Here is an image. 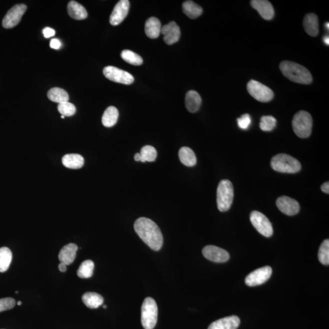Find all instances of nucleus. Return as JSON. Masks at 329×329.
<instances>
[{
  "label": "nucleus",
  "instance_id": "f257e3e1",
  "mask_svg": "<svg viewBox=\"0 0 329 329\" xmlns=\"http://www.w3.org/2000/svg\"><path fill=\"white\" fill-rule=\"evenodd\" d=\"M134 230L143 242L154 251H159L164 243L161 231L153 220L145 217L138 218L134 223Z\"/></svg>",
  "mask_w": 329,
  "mask_h": 329
},
{
  "label": "nucleus",
  "instance_id": "f03ea898",
  "mask_svg": "<svg viewBox=\"0 0 329 329\" xmlns=\"http://www.w3.org/2000/svg\"><path fill=\"white\" fill-rule=\"evenodd\" d=\"M279 67L283 75L293 82L310 84L313 81V77L308 69L297 63L286 60L281 63Z\"/></svg>",
  "mask_w": 329,
  "mask_h": 329
},
{
  "label": "nucleus",
  "instance_id": "7ed1b4c3",
  "mask_svg": "<svg viewBox=\"0 0 329 329\" xmlns=\"http://www.w3.org/2000/svg\"><path fill=\"white\" fill-rule=\"evenodd\" d=\"M271 166L274 170L284 173H296L301 169L300 161L286 154H279L274 156Z\"/></svg>",
  "mask_w": 329,
  "mask_h": 329
},
{
  "label": "nucleus",
  "instance_id": "20e7f679",
  "mask_svg": "<svg viewBox=\"0 0 329 329\" xmlns=\"http://www.w3.org/2000/svg\"><path fill=\"white\" fill-rule=\"evenodd\" d=\"M313 120L311 114L305 110L296 113L292 120V127L296 135L306 139L311 135Z\"/></svg>",
  "mask_w": 329,
  "mask_h": 329
},
{
  "label": "nucleus",
  "instance_id": "39448f33",
  "mask_svg": "<svg viewBox=\"0 0 329 329\" xmlns=\"http://www.w3.org/2000/svg\"><path fill=\"white\" fill-rule=\"evenodd\" d=\"M234 187L228 179L221 181L217 188V202L218 209L221 212L228 211L234 200Z\"/></svg>",
  "mask_w": 329,
  "mask_h": 329
},
{
  "label": "nucleus",
  "instance_id": "423d86ee",
  "mask_svg": "<svg viewBox=\"0 0 329 329\" xmlns=\"http://www.w3.org/2000/svg\"><path fill=\"white\" fill-rule=\"evenodd\" d=\"M158 317V308L154 299L148 297L143 301L141 311V322L145 329H153Z\"/></svg>",
  "mask_w": 329,
  "mask_h": 329
},
{
  "label": "nucleus",
  "instance_id": "0eeeda50",
  "mask_svg": "<svg viewBox=\"0 0 329 329\" xmlns=\"http://www.w3.org/2000/svg\"><path fill=\"white\" fill-rule=\"evenodd\" d=\"M247 90L254 99L262 103L269 102L274 98L273 91L270 88L255 80L248 83Z\"/></svg>",
  "mask_w": 329,
  "mask_h": 329
},
{
  "label": "nucleus",
  "instance_id": "6e6552de",
  "mask_svg": "<svg viewBox=\"0 0 329 329\" xmlns=\"http://www.w3.org/2000/svg\"><path fill=\"white\" fill-rule=\"evenodd\" d=\"M250 220L252 225L260 234L266 237H270L273 234V228L268 218L258 211L251 213Z\"/></svg>",
  "mask_w": 329,
  "mask_h": 329
},
{
  "label": "nucleus",
  "instance_id": "1a4fd4ad",
  "mask_svg": "<svg viewBox=\"0 0 329 329\" xmlns=\"http://www.w3.org/2000/svg\"><path fill=\"white\" fill-rule=\"evenodd\" d=\"M103 74L104 76L110 81L120 84L130 85L134 81V77L132 74L113 66H107L105 67Z\"/></svg>",
  "mask_w": 329,
  "mask_h": 329
},
{
  "label": "nucleus",
  "instance_id": "9d476101",
  "mask_svg": "<svg viewBox=\"0 0 329 329\" xmlns=\"http://www.w3.org/2000/svg\"><path fill=\"white\" fill-rule=\"evenodd\" d=\"M26 10L27 6L24 4L15 5L4 16L2 21V26L5 29H10L17 25Z\"/></svg>",
  "mask_w": 329,
  "mask_h": 329
},
{
  "label": "nucleus",
  "instance_id": "9b49d317",
  "mask_svg": "<svg viewBox=\"0 0 329 329\" xmlns=\"http://www.w3.org/2000/svg\"><path fill=\"white\" fill-rule=\"evenodd\" d=\"M272 268L264 267L251 273L245 279V283L249 287H256L266 283L272 276Z\"/></svg>",
  "mask_w": 329,
  "mask_h": 329
},
{
  "label": "nucleus",
  "instance_id": "f8f14e48",
  "mask_svg": "<svg viewBox=\"0 0 329 329\" xmlns=\"http://www.w3.org/2000/svg\"><path fill=\"white\" fill-rule=\"evenodd\" d=\"M130 3L128 0H121L115 5L110 16V23L117 26L126 17L129 12Z\"/></svg>",
  "mask_w": 329,
  "mask_h": 329
},
{
  "label": "nucleus",
  "instance_id": "ddd939ff",
  "mask_svg": "<svg viewBox=\"0 0 329 329\" xmlns=\"http://www.w3.org/2000/svg\"><path fill=\"white\" fill-rule=\"evenodd\" d=\"M203 254L205 258L215 263L226 262L230 258L228 251L213 245L206 246L204 247Z\"/></svg>",
  "mask_w": 329,
  "mask_h": 329
},
{
  "label": "nucleus",
  "instance_id": "4468645a",
  "mask_svg": "<svg viewBox=\"0 0 329 329\" xmlns=\"http://www.w3.org/2000/svg\"><path fill=\"white\" fill-rule=\"evenodd\" d=\"M276 206L283 214L293 216L298 214L300 211V204L294 199L283 196L276 201Z\"/></svg>",
  "mask_w": 329,
  "mask_h": 329
},
{
  "label": "nucleus",
  "instance_id": "2eb2a0df",
  "mask_svg": "<svg viewBox=\"0 0 329 329\" xmlns=\"http://www.w3.org/2000/svg\"><path fill=\"white\" fill-rule=\"evenodd\" d=\"M161 32L164 35V40L167 45H173L180 38V28L175 21H171L162 27Z\"/></svg>",
  "mask_w": 329,
  "mask_h": 329
},
{
  "label": "nucleus",
  "instance_id": "dca6fc26",
  "mask_svg": "<svg viewBox=\"0 0 329 329\" xmlns=\"http://www.w3.org/2000/svg\"><path fill=\"white\" fill-rule=\"evenodd\" d=\"M251 4L265 20H272L275 15V10L272 3L267 0H253Z\"/></svg>",
  "mask_w": 329,
  "mask_h": 329
},
{
  "label": "nucleus",
  "instance_id": "f3484780",
  "mask_svg": "<svg viewBox=\"0 0 329 329\" xmlns=\"http://www.w3.org/2000/svg\"><path fill=\"white\" fill-rule=\"evenodd\" d=\"M240 324L239 317L231 316L215 321L209 326L208 329H237Z\"/></svg>",
  "mask_w": 329,
  "mask_h": 329
},
{
  "label": "nucleus",
  "instance_id": "a211bd4d",
  "mask_svg": "<svg viewBox=\"0 0 329 329\" xmlns=\"http://www.w3.org/2000/svg\"><path fill=\"white\" fill-rule=\"evenodd\" d=\"M77 246L74 243L69 244L63 247L59 254V259L60 263L66 265L72 264L76 259Z\"/></svg>",
  "mask_w": 329,
  "mask_h": 329
},
{
  "label": "nucleus",
  "instance_id": "6ab92c4d",
  "mask_svg": "<svg viewBox=\"0 0 329 329\" xmlns=\"http://www.w3.org/2000/svg\"><path fill=\"white\" fill-rule=\"evenodd\" d=\"M303 25L304 29L309 35L316 37L319 33V18L316 14L310 13L304 18Z\"/></svg>",
  "mask_w": 329,
  "mask_h": 329
},
{
  "label": "nucleus",
  "instance_id": "aec40b11",
  "mask_svg": "<svg viewBox=\"0 0 329 329\" xmlns=\"http://www.w3.org/2000/svg\"><path fill=\"white\" fill-rule=\"evenodd\" d=\"M202 99L200 94L195 90H190L186 94L185 99V106L188 111L195 113L201 106Z\"/></svg>",
  "mask_w": 329,
  "mask_h": 329
},
{
  "label": "nucleus",
  "instance_id": "412c9836",
  "mask_svg": "<svg viewBox=\"0 0 329 329\" xmlns=\"http://www.w3.org/2000/svg\"><path fill=\"white\" fill-rule=\"evenodd\" d=\"M67 10L68 15L74 20H84L87 17V12L85 8L75 1L68 2Z\"/></svg>",
  "mask_w": 329,
  "mask_h": 329
},
{
  "label": "nucleus",
  "instance_id": "4be33fe9",
  "mask_svg": "<svg viewBox=\"0 0 329 329\" xmlns=\"http://www.w3.org/2000/svg\"><path fill=\"white\" fill-rule=\"evenodd\" d=\"M161 23L158 18L152 16L146 20L145 31L149 38H156L158 37L161 32Z\"/></svg>",
  "mask_w": 329,
  "mask_h": 329
},
{
  "label": "nucleus",
  "instance_id": "5701e85b",
  "mask_svg": "<svg viewBox=\"0 0 329 329\" xmlns=\"http://www.w3.org/2000/svg\"><path fill=\"white\" fill-rule=\"evenodd\" d=\"M62 164L70 169H79L84 164V159L78 154L65 155L62 159Z\"/></svg>",
  "mask_w": 329,
  "mask_h": 329
},
{
  "label": "nucleus",
  "instance_id": "b1692460",
  "mask_svg": "<svg viewBox=\"0 0 329 329\" xmlns=\"http://www.w3.org/2000/svg\"><path fill=\"white\" fill-rule=\"evenodd\" d=\"M82 302L88 308L97 309L104 303V298L101 295L94 292H87L82 297Z\"/></svg>",
  "mask_w": 329,
  "mask_h": 329
},
{
  "label": "nucleus",
  "instance_id": "393cba45",
  "mask_svg": "<svg viewBox=\"0 0 329 329\" xmlns=\"http://www.w3.org/2000/svg\"><path fill=\"white\" fill-rule=\"evenodd\" d=\"M118 116V110L116 107L113 106L107 107L102 117V123L106 128H111L117 123Z\"/></svg>",
  "mask_w": 329,
  "mask_h": 329
},
{
  "label": "nucleus",
  "instance_id": "a878e982",
  "mask_svg": "<svg viewBox=\"0 0 329 329\" xmlns=\"http://www.w3.org/2000/svg\"><path fill=\"white\" fill-rule=\"evenodd\" d=\"M179 157L182 164L187 167H193L196 164V157L194 152L186 146L179 149Z\"/></svg>",
  "mask_w": 329,
  "mask_h": 329
},
{
  "label": "nucleus",
  "instance_id": "bb28decb",
  "mask_svg": "<svg viewBox=\"0 0 329 329\" xmlns=\"http://www.w3.org/2000/svg\"><path fill=\"white\" fill-rule=\"evenodd\" d=\"M182 10L185 15H187L190 18L195 19L199 17L202 13L203 10L200 5L195 3L192 1H186L182 4Z\"/></svg>",
  "mask_w": 329,
  "mask_h": 329
},
{
  "label": "nucleus",
  "instance_id": "cd10ccee",
  "mask_svg": "<svg viewBox=\"0 0 329 329\" xmlns=\"http://www.w3.org/2000/svg\"><path fill=\"white\" fill-rule=\"evenodd\" d=\"M48 98L51 101L59 104L68 102L69 99L68 94L62 88L54 87L48 91Z\"/></svg>",
  "mask_w": 329,
  "mask_h": 329
},
{
  "label": "nucleus",
  "instance_id": "c85d7f7f",
  "mask_svg": "<svg viewBox=\"0 0 329 329\" xmlns=\"http://www.w3.org/2000/svg\"><path fill=\"white\" fill-rule=\"evenodd\" d=\"M12 259V253L9 248H0V273H4L9 269Z\"/></svg>",
  "mask_w": 329,
  "mask_h": 329
},
{
  "label": "nucleus",
  "instance_id": "c756f323",
  "mask_svg": "<svg viewBox=\"0 0 329 329\" xmlns=\"http://www.w3.org/2000/svg\"><path fill=\"white\" fill-rule=\"evenodd\" d=\"M95 268L94 263L91 260H87L82 263L77 271V275L81 279H87L92 277Z\"/></svg>",
  "mask_w": 329,
  "mask_h": 329
},
{
  "label": "nucleus",
  "instance_id": "7c9ffc66",
  "mask_svg": "<svg viewBox=\"0 0 329 329\" xmlns=\"http://www.w3.org/2000/svg\"><path fill=\"white\" fill-rule=\"evenodd\" d=\"M121 57L124 61L132 65L139 66L143 63L142 58L139 54L131 50H128V49H125L121 52Z\"/></svg>",
  "mask_w": 329,
  "mask_h": 329
},
{
  "label": "nucleus",
  "instance_id": "2f4dec72",
  "mask_svg": "<svg viewBox=\"0 0 329 329\" xmlns=\"http://www.w3.org/2000/svg\"><path fill=\"white\" fill-rule=\"evenodd\" d=\"M140 162H154L156 160L157 153L156 149L153 146L146 145L143 146L140 150Z\"/></svg>",
  "mask_w": 329,
  "mask_h": 329
},
{
  "label": "nucleus",
  "instance_id": "473e14b6",
  "mask_svg": "<svg viewBox=\"0 0 329 329\" xmlns=\"http://www.w3.org/2000/svg\"><path fill=\"white\" fill-rule=\"evenodd\" d=\"M319 259L322 264L329 265V240L326 239L321 245L319 252Z\"/></svg>",
  "mask_w": 329,
  "mask_h": 329
},
{
  "label": "nucleus",
  "instance_id": "72a5a7b5",
  "mask_svg": "<svg viewBox=\"0 0 329 329\" xmlns=\"http://www.w3.org/2000/svg\"><path fill=\"white\" fill-rule=\"evenodd\" d=\"M276 118L273 116H263L260 123V128L264 131H272L276 126Z\"/></svg>",
  "mask_w": 329,
  "mask_h": 329
},
{
  "label": "nucleus",
  "instance_id": "f704fd0d",
  "mask_svg": "<svg viewBox=\"0 0 329 329\" xmlns=\"http://www.w3.org/2000/svg\"><path fill=\"white\" fill-rule=\"evenodd\" d=\"M57 109L60 114L64 116V117H71L76 111L75 106L72 103H69V102L59 104Z\"/></svg>",
  "mask_w": 329,
  "mask_h": 329
},
{
  "label": "nucleus",
  "instance_id": "c9c22d12",
  "mask_svg": "<svg viewBox=\"0 0 329 329\" xmlns=\"http://www.w3.org/2000/svg\"><path fill=\"white\" fill-rule=\"evenodd\" d=\"M15 304V300L12 298L0 299V312L13 309Z\"/></svg>",
  "mask_w": 329,
  "mask_h": 329
},
{
  "label": "nucleus",
  "instance_id": "e433bc0d",
  "mask_svg": "<svg viewBox=\"0 0 329 329\" xmlns=\"http://www.w3.org/2000/svg\"><path fill=\"white\" fill-rule=\"evenodd\" d=\"M238 125L242 129H247L250 126L251 119L249 114H244L241 117L237 119Z\"/></svg>",
  "mask_w": 329,
  "mask_h": 329
},
{
  "label": "nucleus",
  "instance_id": "4c0bfd02",
  "mask_svg": "<svg viewBox=\"0 0 329 329\" xmlns=\"http://www.w3.org/2000/svg\"><path fill=\"white\" fill-rule=\"evenodd\" d=\"M43 34L44 37L45 38H49L54 36L55 35V31L53 29L50 28V27H46L45 28L43 29Z\"/></svg>",
  "mask_w": 329,
  "mask_h": 329
},
{
  "label": "nucleus",
  "instance_id": "58836bf2",
  "mask_svg": "<svg viewBox=\"0 0 329 329\" xmlns=\"http://www.w3.org/2000/svg\"><path fill=\"white\" fill-rule=\"evenodd\" d=\"M60 46H61V43L57 38H52L51 40L50 47L51 48L57 49L60 48Z\"/></svg>",
  "mask_w": 329,
  "mask_h": 329
},
{
  "label": "nucleus",
  "instance_id": "ea45409f",
  "mask_svg": "<svg viewBox=\"0 0 329 329\" xmlns=\"http://www.w3.org/2000/svg\"><path fill=\"white\" fill-rule=\"evenodd\" d=\"M321 189L323 191V192L327 193L329 194V182H326L325 183L323 184L321 187Z\"/></svg>",
  "mask_w": 329,
  "mask_h": 329
},
{
  "label": "nucleus",
  "instance_id": "a19ab883",
  "mask_svg": "<svg viewBox=\"0 0 329 329\" xmlns=\"http://www.w3.org/2000/svg\"><path fill=\"white\" fill-rule=\"evenodd\" d=\"M58 268H59L60 272L62 273H64L67 271V265L62 264V263H60Z\"/></svg>",
  "mask_w": 329,
  "mask_h": 329
},
{
  "label": "nucleus",
  "instance_id": "79ce46f5",
  "mask_svg": "<svg viewBox=\"0 0 329 329\" xmlns=\"http://www.w3.org/2000/svg\"><path fill=\"white\" fill-rule=\"evenodd\" d=\"M134 159L135 161H140L141 159V155L140 153H137L135 154Z\"/></svg>",
  "mask_w": 329,
  "mask_h": 329
},
{
  "label": "nucleus",
  "instance_id": "37998d69",
  "mask_svg": "<svg viewBox=\"0 0 329 329\" xmlns=\"http://www.w3.org/2000/svg\"><path fill=\"white\" fill-rule=\"evenodd\" d=\"M323 40H324L325 43L326 45H329V37L328 35V36H325L324 38H323Z\"/></svg>",
  "mask_w": 329,
  "mask_h": 329
},
{
  "label": "nucleus",
  "instance_id": "c03bdc74",
  "mask_svg": "<svg viewBox=\"0 0 329 329\" xmlns=\"http://www.w3.org/2000/svg\"><path fill=\"white\" fill-rule=\"evenodd\" d=\"M325 26L326 28H328V29H329V23H326Z\"/></svg>",
  "mask_w": 329,
  "mask_h": 329
},
{
  "label": "nucleus",
  "instance_id": "a18cd8bd",
  "mask_svg": "<svg viewBox=\"0 0 329 329\" xmlns=\"http://www.w3.org/2000/svg\"><path fill=\"white\" fill-rule=\"evenodd\" d=\"M21 304L22 303H21V301H18L17 304H18V306L21 305Z\"/></svg>",
  "mask_w": 329,
  "mask_h": 329
},
{
  "label": "nucleus",
  "instance_id": "49530a36",
  "mask_svg": "<svg viewBox=\"0 0 329 329\" xmlns=\"http://www.w3.org/2000/svg\"><path fill=\"white\" fill-rule=\"evenodd\" d=\"M103 308H104V309H106V308H107V306H103Z\"/></svg>",
  "mask_w": 329,
  "mask_h": 329
},
{
  "label": "nucleus",
  "instance_id": "de8ad7c7",
  "mask_svg": "<svg viewBox=\"0 0 329 329\" xmlns=\"http://www.w3.org/2000/svg\"><path fill=\"white\" fill-rule=\"evenodd\" d=\"M61 118H62V119H63V118H65V117H64V116H63V115H61Z\"/></svg>",
  "mask_w": 329,
  "mask_h": 329
}]
</instances>
